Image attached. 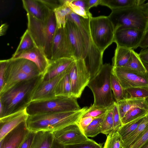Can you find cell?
<instances>
[{
    "instance_id": "cell-1",
    "label": "cell",
    "mask_w": 148,
    "mask_h": 148,
    "mask_svg": "<svg viewBox=\"0 0 148 148\" xmlns=\"http://www.w3.org/2000/svg\"><path fill=\"white\" fill-rule=\"evenodd\" d=\"M42 75L22 81L0 95V118L26 108Z\"/></svg>"
},
{
    "instance_id": "cell-2",
    "label": "cell",
    "mask_w": 148,
    "mask_h": 148,
    "mask_svg": "<svg viewBox=\"0 0 148 148\" xmlns=\"http://www.w3.org/2000/svg\"><path fill=\"white\" fill-rule=\"evenodd\" d=\"M27 29L36 47L41 50L50 60L53 39L57 28L54 13L50 12L45 21L38 20L27 14Z\"/></svg>"
},
{
    "instance_id": "cell-3",
    "label": "cell",
    "mask_w": 148,
    "mask_h": 148,
    "mask_svg": "<svg viewBox=\"0 0 148 148\" xmlns=\"http://www.w3.org/2000/svg\"><path fill=\"white\" fill-rule=\"evenodd\" d=\"M114 29L131 28L145 32L148 28V8L146 3L114 9L108 16Z\"/></svg>"
},
{
    "instance_id": "cell-4",
    "label": "cell",
    "mask_w": 148,
    "mask_h": 148,
    "mask_svg": "<svg viewBox=\"0 0 148 148\" xmlns=\"http://www.w3.org/2000/svg\"><path fill=\"white\" fill-rule=\"evenodd\" d=\"M112 68L110 64H103L97 74L90 79L87 86L93 95V105L108 108L114 102L111 85Z\"/></svg>"
},
{
    "instance_id": "cell-5",
    "label": "cell",
    "mask_w": 148,
    "mask_h": 148,
    "mask_svg": "<svg viewBox=\"0 0 148 148\" xmlns=\"http://www.w3.org/2000/svg\"><path fill=\"white\" fill-rule=\"evenodd\" d=\"M76 98L56 96L49 99L31 101L26 108L29 115L80 110Z\"/></svg>"
},
{
    "instance_id": "cell-6",
    "label": "cell",
    "mask_w": 148,
    "mask_h": 148,
    "mask_svg": "<svg viewBox=\"0 0 148 148\" xmlns=\"http://www.w3.org/2000/svg\"><path fill=\"white\" fill-rule=\"evenodd\" d=\"M89 26L92 41L103 54L114 42L115 30L108 16H100L90 18Z\"/></svg>"
},
{
    "instance_id": "cell-7",
    "label": "cell",
    "mask_w": 148,
    "mask_h": 148,
    "mask_svg": "<svg viewBox=\"0 0 148 148\" xmlns=\"http://www.w3.org/2000/svg\"><path fill=\"white\" fill-rule=\"evenodd\" d=\"M88 108L84 107L76 110L39 114L38 120L45 130L53 132L77 123Z\"/></svg>"
},
{
    "instance_id": "cell-8",
    "label": "cell",
    "mask_w": 148,
    "mask_h": 148,
    "mask_svg": "<svg viewBox=\"0 0 148 148\" xmlns=\"http://www.w3.org/2000/svg\"><path fill=\"white\" fill-rule=\"evenodd\" d=\"M68 74L71 85L73 97H80L83 91L88 84L90 75L84 60H75L68 69Z\"/></svg>"
},
{
    "instance_id": "cell-9",
    "label": "cell",
    "mask_w": 148,
    "mask_h": 148,
    "mask_svg": "<svg viewBox=\"0 0 148 148\" xmlns=\"http://www.w3.org/2000/svg\"><path fill=\"white\" fill-rule=\"evenodd\" d=\"M112 73L124 89L131 87H148V79L146 74L136 71L125 66L113 67Z\"/></svg>"
},
{
    "instance_id": "cell-10",
    "label": "cell",
    "mask_w": 148,
    "mask_h": 148,
    "mask_svg": "<svg viewBox=\"0 0 148 148\" xmlns=\"http://www.w3.org/2000/svg\"><path fill=\"white\" fill-rule=\"evenodd\" d=\"M65 28L73 48V58L75 60L84 59L91 42L89 44L87 42L77 25L72 21L66 19Z\"/></svg>"
},
{
    "instance_id": "cell-11",
    "label": "cell",
    "mask_w": 148,
    "mask_h": 148,
    "mask_svg": "<svg viewBox=\"0 0 148 148\" xmlns=\"http://www.w3.org/2000/svg\"><path fill=\"white\" fill-rule=\"evenodd\" d=\"M73 57V48L65 27L56 28L52 42L50 60Z\"/></svg>"
},
{
    "instance_id": "cell-12",
    "label": "cell",
    "mask_w": 148,
    "mask_h": 148,
    "mask_svg": "<svg viewBox=\"0 0 148 148\" xmlns=\"http://www.w3.org/2000/svg\"><path fill=\"white\" fill-rule=\"evenodd\" d=\"M52 133L54 142L62 146L82 143L89 139L77 123L68 126Z\"/></svg>"
},
{
    "instance_id": "cell-13",
    "label": "cell",
    "mask_w": 148,
    "mask_h": 148,
    "mask_svg": "<svg viewBox=\"0 0 148 148\" xmlns=\"http://www.w3.org/2000/svg\"><path fill=\"white\" fill-rule=\"evenodd\" d=\"M144 32L131 28L118 29L115 32L114 42L118 46L136 49L139 47Z\"/></svg>"
},
{
    "instance_id": "cell-14",
    "label": "cell",
    "mask_w": 148,
    "mask_h": 148,
    "mask_svg": "<svg viewBox=\"0 0 148 148\" xmlns=\"http://www.w3.org/2000/svg\"><path fill=\"white\" fill-rule=\"evenodd\" d=\"M67 71L68 69L61 74L51 79L42 80L34 92L32 101L48 99L56 96L55 90L56 85Z\"/></svg>"
},
{
    "instance_id": "cell-15",
    "label": "cell",
    "mask_w": 148,
    "mask_h": 148,
    "mask_svg": "<svg viewBox=\"0 0 148 148\" xmlns=\"http://www.w3.org/2000/svg\"><path fill=\"white\" fill-rule=\"evenodd\" d=\"M29 116L26 108L0 118V141L21 124L26 122Z\"/></svg>"
},
{
    "instance_id": "cell-16",
    "label": "cell",
    "mask_w": 148,
    "mask_h": 148,
    "mask_svg": "<svg viewBox=\"0 0 148 148\" xmlns=\"http://www.w3.org/2000/svg\"><path fill=\"white\" fill-rule=\"evenodd\" d=\"M11 58H23L33 62L36 65L40 74L42 75L46 72L50 62L44 53L36 46Z\"/></svg>"
},
{
    "instance_id": "cell-17",
    "label": "cell",
    "mask_w": 148,
    "mask_h": 148,
    "mask_svg": "<svg viewBox=\"0 0 148 148\" xmlns=\"http://www.w3.org/2000/svg\"><path fill=\"white\" fill-rule=\"evenodd\" d=\"M103 54L92 42L84 59L90 73V79L97 74L103 64Z\"/></svg>"
},
{
    "instance_id": "cell-18",
    "label": "cell",
    "mask_w": 148,
    "mask_h": 148,
    "mask_svg": "<svg viewBox=\"0 0 148 148\" xmlns=\"http://www.w3.org/2000/svg\"><path fill=\"white\" fill-rule=\"evenodd\" d=\"M26 122L21 124L0 141V148H18L29 131Z\"/></svg>"
},
{
    "instance_id": "cell-19",
    "label": "cell",
    "mask_w": 148,
    "mask_h": 148,
    "mask_svg": "<svg viewBox=\"0 0 148 148\" xmlns=\"http://www.w3.org/2000/svg\"><path fill=\"white\" fill-rule=\"evenodd\" d=\"M75 60L73 58L50 60L46 72L42 75V80L51 79L66 71Z\"/></svg>"
},
{
    "instance_id": "cell-20",
    "label": "cell",
    "mask_w": 148,
    "mask_h": 148,
    "mask_svg": "<svg viewBox=\"0 0 148 148\" xmlns=\"http://www.w3.org/2000/svg\"><path fill=\"white\" fill-rule=\"evenodd\" d=\"M23 7L27 13L36 19L45 21L50 12L40 0H22Z\"/></svg>"
},
{
    "instance_id": "cell-21",
    "label": "cell",
    "mask_w": 148,
    "mask_h": 148,
    "mask_svg": "<svg viewBox=\"0 0 148 148\" xmlns=\"http://www.w3.org/2000/svg\"><path fill=\"white\" fill-rule=\"evenodd\" d=\"M8 65L19 71L36 77L41 75L36 65L33 62L23 58L8 59Z\"/></svg>"
},
{
    "instance_id": "cell-22",
    "label": "cell",
    "mask_w": 148,
    "mask_h": 148,
    "mask_svg": "<svg viewBox=\"0 0 148 148\" xmlns=\"http://www.w3.org/2000/svg\"><path fill=\"white\" fill-rule=\"evenodd\" d=\"M121 119L131 109L139 107L148 109V103L145 99H127L116 102Z\"/></svg>"
},
{
    "instance_id": "cell-23",
    "label": "cell",
    "mask_w": 148,
    "mask_h": 148,
    "mask_svg": "<svg viewBox=\"0 0 148 148\" xmlns=\"http://www.w3.org/2000/svg\"><path fill=\"white\" fill-rule=\"evenodd\" d=\"M66 19L72 21L77 25L87 42L90 44L92 40L89 26L90 18H84L72 12L66 16Z\"/></svg>"
},
{
    "instance_id": "cell-24",
    "label": "cell",
    "mask_w": 148,
    "mask_h": 148,
    "mask_svg": "<svg viewBox=\"0 0 148 148\" xmlns=\"http://www.w3.org/2000/svg\"><path fill=\"white\" fill-rule=\"evenodd\" d=\"M54 142L52 132H38L35 133L30 148H51Z\"/></svg>"
},
{
    "instance_id": "cell-25",
    "label": "cell",
    "mask_w": 148,
    "mask_h": 148,
    "mask_svg": "<svg viewBox=\"0 0 148 148\" xmlns=\"http://www.w3.org/2000/svg\"><path fill=\"white\" fill-rule=\"evenodd\" d=\"M148 126V113L137 127L132 133L122 139V146L123 148H130L137 140Z\"/></svg>"
},
{
    "instance_id": "cell-26",
    "label": "cell",
    "mask_w": 148,
    "mask_h": 148,
    "mask_svg": "<svg viewBox=\"0 0 148 148\" xmlns=\"http://www.w3.org/2000/svg\"><path fill=\"white\" fill-rule=\"evenodd\" d=\"M132 49L117 46L112 59L113 67L125 66L131 56Z\"/></svg>"
},
{
    "instance_id": "cell-27",
    "label": "cell",
    "mask_w": 148,
    "mask_h": 148,
    "mask_svg": "<svg viewBox=\"0 0 148 148\" xmlns=\"http://www.w3.org/2000/svg\"><path fill=\"white\" fill-rule=\"evenodd\" d=\"M145 1V0H101L100 5L107 6L112 10L141 5Z\"/></svg>"
},
{
    "instance_id": "cell-28",
    "label": "cell",
    "mask_w": 148,
    "mask_h": 148,
    "mask_svg": "<svg viewBox=\"0 0 148 148\" xmlns=\"http://www.w3.org/2000/svg\"><path fill=\"white\" fill-rule=\"evenodd\" d=\"M107 112V110L104 113L95 117L85 129L84 133L86 136L93 137L101 133L102 124Z\"/></svg>"
},
{
    "instance_id": "cell-29",
    "label": "cell",
    "mask_w": 148,
    "mask_h": 148,
    "mask_svg": "<svg viewBox=\"0 0 148 148\" xmlns=\"http://www.w3.org/2000/svg\"><path fill=\"white\" fill-rule=\"evenodd\" d=\"M68 69L66 74L56 85L55 90L56 96L73 97L71 85L68 73Z\"/></svg>"
},
{
    "instance_id": "cell-30",
    "label": "cell",
    "mask_w": 148,
    "mask_h": 148,
    "mask_svg": "<svg viewBox=\"0 0 148 148\" xmlns=\"http://www.w3.org/2000/svg\"><path fill=\"white\" fill-rule=\"evenodd\" d=\"M69 6L73 12L83 18H88L92 16L87 8L86 0H72Z\"/></svg>"
},
{
    "instance_id": "cell-31",
    "label": "cell",
    "mask_w": 148,
    "mask_h": 148,
    "mask_svg": "<svg viewBox=\"0 0 148 148\" xmlns=\"http://www.w3.org/2000/svg\"><path fill=\"white\" fill-rule=\"evenodd\" d=\"M53 12L57 28H64L66 22V16L73 12L71 9L68 6L62 5L55 8Z\"/></svg>"
},
{
    "instance_id": "cell-32",
    "label": "cell",
    "mask_w": 148,
    "mask_h": 148,
    "mask_svg": "<svg viewBox=\"0 0 148 148\" xmlns=\"http://www.w3.org/2000/svg\"><path fill=\"white\" fill-rule=\"evenodd\" d=\"M36 46L34 42L27 29L21 38L19 45L12 57Z\"/></svg>"
},
{
    "instance_id": "cell-33",
    "label": "cell",
    "mask_w": 148,
    "mask_h": 148,
    "mask_svg": "<svg viewBox=\"0 0 148 148\" xmlns=\"http://www.w3.org/2000/svg\"><path fill=\"white\" fill-rule=\"evenodd\" d=\"M125 98L127 99H148V87H135L125 89Z\"/></svg>"
},
{
    "instance_id": "cell-34",
    "label": "cell",
    "mask_w": 148,
    "mask_h": 148,
    "mask_svg": "<svg viewBox=\"0 0 148 148\" xmlns=\"http://www.w3.org/2000/svg\"><path fill=\"white\" fill-rule=\"evenodd\" d=\"M125 66L142 73L146 74V69L139 56L138 53L133 49L132 50L130 58Z\"/></svg>"
},
{
    "instance_id": "cell-35",
    "label": "cell",
    "mask_w": 148,
    "mask_h": 148,
    "mask_svg": "<svg viewBox=\"0 0 148 148\" xmlns=\"http://www.w3.org/2000/svg\"><path fill=\"white\" fill-rule=\"evenodd\" d=\"M148 113V109L139 107L133 108L127 111L121 119L122 125L145 116Z\"/></svg>"
},
{
    "instance_id": "cell-36",
    "label": "cell",
    "mask_w": 148,
    "mask_h": 148,
    "mask_svg": "<svg viewBox=\"0 0 148 148\" xmlns=\"http://www.w3.org/2000/svg\"><path fill=\"white\" fill-rule=\"evenodd\" d=\"M114 102L108 108L107 114L102 125L101 133L107 136L114 130L113 112Z\"/></svg>"
},
{
    "instance_id": "cell-37",
    "label": "cell",
    "mask_w": 148,
    "mask_h": 148,
    "mask_svg": "<svg viewBox=\"0 0 148 148\" xmlns=\"http://www.w3.org/2000/svg\"><path fill=\"white\" fill-rule=\"evenodd\" d=\"M145 116L140 117L122 125L117 131L122 139L125 138L134 130Z\"/></svg>"
},
{
    "instance_id": "cell-38",
    "label": "cell",
    "mask_w": 148,
    "mask_h": 148,
    "mask_svg": "<svg viewBox=\"0 0 148 148\" xmlns=\"http://www.w3.org/2000/svg\"><path fill=\"white\" fill-rule=\"evenodd\" d=\"M111 85L115 101L125 99V89L123 88L119 80L112 73L111 78Z\"/></svg>"
},
{
    "instance_id": "cell-39",
    "label": "cell",
    "mask_w": 148,
    "mask_h": 148,
    "mask_svg": "<svg viewBox=\"0 0 148 148\" xmlns=\"http://www.w3.org/2000/svg\"><path fill=\"white\" fill-rule=\"evenodd\" d=\"M122 138L117 131L114 130L107 136L103 148H120Z\"/></svg>"
},
{
    "instance_id": "cell-40",
    "label": "cell",
    "mask_w": 148,
    "mask_h": 148,
    "mask_svg": "<svg viewBox=\"0 0 148 148\" xmlns=\"http://www.w3.org/2000/svg\"><path fill=\"white\" fill-rule=\"evenodd\" d=\"M103 144L98 143L89 139L85 142L62 146L63 148H103Z\"/></svg>"
},
{
    "instance_id": "cell-41",
    "label": "cell",
    "mask_w": 148,
    "mask_h": 148,
    "mask_svg": "<svg viewBox=\"0 0 148 148\" xmlns=\"http://www.w3.org/2000/svg\"><path fill=\"white\" fill-rule=\"evenodd\" d=\"M108 108L99 107L92 104L88 108L82 117L89 116L96 117L106 112Z\"/></svg>"
},
{
    "instance_id": "cell-42",
    "label": "cell",
    "mask_w": 148,
    "mask_h": 148,
    "mask_svg": "<svg viewBox=\"0 0 148 148\" xmlns=\"http://www.w3.org/2000/svg\"><path fill=\"white\" fill-rule=\"evenodd\" d=\"M113 118L114 121V130L117 131L122 125L121 119L120 115L118 106L115 101L113 109Z\"/></svg>"
},
{
    "instance_id": "cell-43",
    "label": "cell",
    "mask_w": 148,
    "mask_h": 148,
    "mask_svg": "<svg viewBox=\"0 0 148 148\" xmlns=\"http://www.w3.org/2000/svg\"><path fill=\"white\" fill-rule=\"evenodd\" d=\"M148 141V126L130 148H140Z\"/></svg>"
},
{
    "instance_id": "cell-44",
    "label": "cell",
    "mask_w": 148,
    "mask_h": 148,
    "mask_svg": "<svg viewBox=\"0 0 148 148\" xmlns=\"http://www.w3.org/2000/svg\"><path fill=\"white\" fill-rule=\"evenodd\" d=\"M35 133L29 131L18 148H30Z\"/></svg>"
},
{
    "instance_id": "cell-45",
    "label": "cell",
    "mask_w": 148,
    "mask_h": 148,
    "mask_svg": "<svg viewBox=\"0 0 148 148\" xmlns=\"http://www.w3.org/2000/svg\"><path fill=\"white\" fill-rule=\"evenodd\" d=\"M95 118L90 116L82 117L79 120L77 123L81 130L84 132L85 129L90 124Z\"/></svg>"
},
{
    "instance_id": "cell-46",
    "label": "cell",
    "mask_w": 148,
    "mask_h": 148,
    "mask_svg": "<svg viewBox=\"0 0 148 148\" xmlns=\"http://www.w3.org/2000/svg\"><path fill=\"white\" fill-rule=\"evenodd\" d=\"M8 60L7 59L0 61V90L3 85L4 75Z\"/></svg>"
},
{
    "instance_id": "cell-47",
    "label": "cell",
    "mask_w": 148,
    "mask_h": 148,
    "mask_svg": "<svg viewBox=\"0 0 148 148\" xmlns=\"http://www.w3.org/2000/svg\"><path fill=\"white\" fill-rule=\"evenodd\" d=\"M40 1L50 11H53L55 8L61 6L59 0H40Z\"/></svg>"
},
{
    "instance_id": "cell-48",
    "label": "cell",
    "mask_w": 148,
    "mask_h": 148,
    "mask_svg": "<svg viewBox=\"0 0 148 148\" xmlns=\"http://www.w3.org/2000/svg\"><path fill=\"white\" fill-rule=\"evenodd\" d=\"M138 55L142 62L148 65V47L142 49Z\"/></svg>"
},
{
    "instance_id": "cell-49",
    "label": "cell",
    "mask_w": 148,
    "mask_h": 148,
    "mask_svg": "<svg viewBox=\"0 0 148 148\" xmlns=\"http://www.w3.org/2000/svg\"><path fill=\"white\" fill-rule=\"evenodd\" d=\"M139 47L143 49L148 47V28L145 32Z\"/></svg>"
},
{
    "instance_id": "cell-50",
    "label": "cell",
    "mask_w": 148,
    "mask_h": 148,
    "mask_svg": "<svg viewBox=\"0 0 148 148\" xmlns=\"http://www.w3.org/2000/svg\"><path fill=\"white\" fill-rule=\"evenodd\" d=\"M101 0H86V6L88 10L93 7L100 5Z\"/></svg>"
},
{
    "instance_id": "cell-51",
    "label": "cell",
    "mask_w": 148,
    "mask_h": 148,
    "mask_svg": "<svg viewBox=\"0 0 148 148\" xmlns=\"http://www.w3.org/2000/svg\"><path fill=\"white\" fill-rule=\"evenodd\" d=\"M8 25L6 23L2 24L0 27V35L5 34L8 27Z\"/></svg>"
},
{
    "instance_id": "cell-52",
    "label": "cell",
    "mask_w": 148,
    "mask_h": 148,
    "mask_svg": "<svg viewBox=\"0 0 148 148\" xmlns=\"http://www.w3.org/2000/svg\"><path fill=\"white\" fill-rule=\"evenodd\" d=\"M51 148H63L62 146H60L56 144L54 141V142Z\"/></svg>"
},
{
    "instance_id": "cell-53",
    "label": "cell",
    "mask_w": 148,
    "mask_h": 148,
    "mask_svg": "<svg viewBox=\"0 0 148 148\" xmlns=\"http://www.w3.org/2000/svg\"><path fill=\"white\" fill-rule=\"evenodd\" d=\"M143 63L146 70V74L148 79V65L143 62Z\"/></svg>"
},
{
    "instance_id": "cell-54",
    "label": "cell",
    "mask_w": 148,
    "mask_h": 148,
    "mask_svg": "<svg viewBox=\"0 0 148 148\" xmlns=\"http://www.w3.org/2000/svg\"><path fill=\"white\" fill-rule=\"evenodd\" d=\"M140 148H148V141L140 147Z\"/></svg>"
},
{
    "instance_id": "cell-55",
    "label": "cell",
    "mask_w": 148,
    "mask_h": 148,
    "mask_svg": "<svg viewBox=\"0 0 148 148\" xmlns=\"http://www.w3.org/2000/svg\"><path fill=\"white\" fill-rule=\"evenodd\" d=\"M147 5V7H148V2L146 3Z\"/></svg>"
},
{
    "instance_id": "cell-56",
    "label": "cell",
    "mask_w": 148,
    "mask_h": 148,
    "mask_svg": "<svg viewBox=\"0 0 148 148\" xmlns=\"http://www.w3.org/2000/svg\"><path fill=\"white\" fill-rule=\"evenodd\" d=\"M120 148H123V147L122 146H121Z\"/></svg>"
},
{
    "instance_id": "cell-57",
    "label": "cell",
    "mask_w": 148,
    "mask_h": 148,
    "mask_svg": "<svg viewBox=\"0 0 148 148\" xmlns=\"http://www.w3.org/2000/svg\"><path fill=\"white\" fill-rule=\"evenodd\" d=\"M147 102H148V99H147Z\"/></svg>"
}]
</instances>
